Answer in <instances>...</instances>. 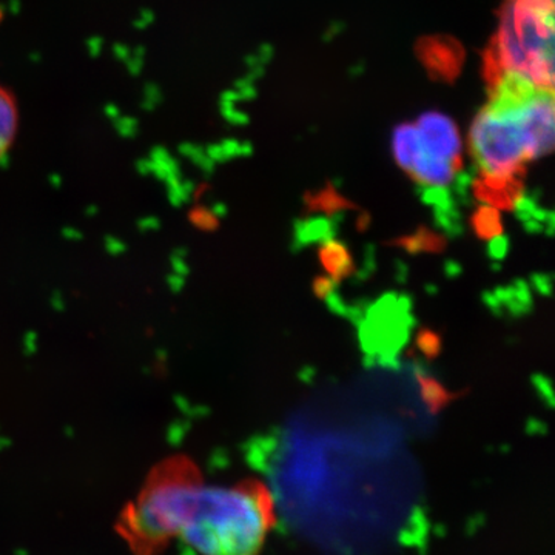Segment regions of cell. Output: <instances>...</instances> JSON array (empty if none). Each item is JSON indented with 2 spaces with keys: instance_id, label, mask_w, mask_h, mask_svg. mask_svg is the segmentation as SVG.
I'll return each mask as SVG.
<instances>
[{
  "instance_id": "cell-1",
  "label": "cell",
  "mask_w": 555,
  "mask_h": 555,
  "mask_svg": "<svg viewBox=\"0 0 555 555\" xmlns=\"http://www.w3.org/2000/svg\"><path fill=\"white\" fill-rule=\"evenodd\" d=\"M275 524L272 494L259 481L201 483L179 535L199 555H259Z\"/></svg>"
},
{
  "instance_id": "cell-2",
  "label": "cell",
  "mask_w": 555,
  "mask_h": 555,
  "mask_svg": "<svg viewBox=\"0 0 555 555\" xmlns=\"http://www.w3.org/2000/svg\"><path fill=\"white\" fill-rule=\"evenodd\" d=\"M203 481L198 467L185 459L169 460L152 470L115 525L133 555H160L169 547Z\"/></svg>"
},
{
  "instance_id": "cell-3",
  "label": "cell",
  "mask_w": 555,
  "mask_h": 555,
  "mask_svg": "<svg viewBox=\"0 0 555 555\" xmlns=\"http://www.w3.org/2000/svg\"><path fill=\"white\" fill-rule=\"evenodd\" d=\"M534 89L524 76L506 73L491 90V101L478 113L469 131L470 153L480 167L478 173L524 177L532 156L518 104Z\"/></svg>"
},
{
  "instance_id": "cell-4",
  "label": "cell",
  "mask_w": 555,
  "mask_h": 555,
  "mask_svg": "<svg viewBox=\"0 0 555 555\" xmlns=\"http://www.w3.org/2000/svg\"><path fill=\"white\" fill-rule=\"evenodd\" d=\"M392 150L398 166L430 198H444L465 169L459 127L440 112H427L416 124L398 126Z\"/></svg>"
},
{
  "instance_id": "cell-5",
  "label": "cell",
  "mask_w": 555,
  "mask_h": 555,
  "mask_svg": "<svg viewBox=\"0 0 555 555\" xmlns=\"http://www.w3.org/2000/svg\"><path fill=\"white\" fill-rule=\"evenodd\" d=\"M488 49L505 73H517L535 89H554V13L506 0Z\"/></svg>"
},
{
  "instance_id": "cell-6",
  "label": "cell",
  "mask_w": 555,
  "mask_h": 555,
  "mask_svg": "<svg viewBox=\"0 0 555 555\" xmlns=\"http://www.w3.org/2000/svg\"><path fill=\"white\" fill-rule=\"evenodd\" d=\"M416 54L426 72L441 82H454L465 64V50L448 36H429L416 43Z\"/></svg>"
},
{
  "instance_id": "cell-7",
  "label": "cell",
  "mask_w": 555,
  "mask_h": 555,
  "mask_svg": "<svg viewBox=\"0 0 555 555\" xmlns=\"http://www.w3.org/2000/svg\"><path fill=\"white\" fill-rule=\"evenodd\" d=\"M21 109L16 98L0 83V160L9 155L20 134Z\"/></svg>"
},
{
  "instance_id": "cell-8",
  "label": "cell",
  "mask_w": 555,
  "mask_h": 555,
  "mask_svg": "<svg viewBox=\"0 0 555 555\" xmlns=\"http://www.w3.org/2000/svg\"><path fill=\"white\" fill-rule=\"evenodd\" d=\"M514 2L521 3V5L529 7V9L554 13V0H514Z\"/></svg>"
}]
</instances>
